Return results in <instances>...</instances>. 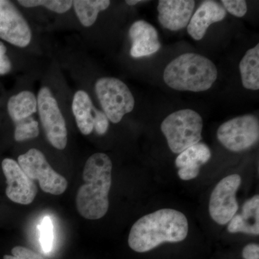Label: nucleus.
<instances>
[{
  "mask_svg": "<svg viewBox=\"0 0 259 259\" xmlns=\"http://www.w3.org/2000/svg\"><path fill=\"white\" fill-rule=\"evenodd\" d=\"M241 184V177L232 175L225 177L214 187L209 198V212L218 224H228L238 212L236 194Z\"/></svg>",
  "mask_w": 259,
  "mask_h": 259,
  "instance_id": "nucleus-9",
  "label": "nucleus"
},
{
  "mask_svg": "<svg viewBox=\"0 0 259 259\" xmlns=\"http://www.w3.org/2000/svg\"><path fill=\"white\" fill-rule=\"evenodd\" d=\"M218 77L212 61L197 54H182L174 59L163 72V79L169 88L194 93L207 91Z\"/></svg>",
  "mask_w": 259,
  "mask_h": 259,
  "instance_id": "nucleus-3",
  "label": "nucleus"
},
{
  "mask_svg": "<svg viewBox=\"0 0 259 259\" xmlns=\"http://www.w3.org/2000/svg\"><path fill=\"white\" fill-rule=\"evenodd\" d=\"M225 10L238 18H242L247 13L246 2L244 0H223Z\"/></svg>",
  "mask_w": 259,
  "mask_h": 259,
  "instance_id": "nucleus-24",
  "label": "nucleus"
},
{
  "mask_svg": "<svg viewBox=\"0 0 259 259\" xmlns=\"http://www.w3.org/2000/svg\"><path fill=\"white\" fill-rule=\"evenodd\" d=\"M109 127V120L103 112L95 108L94 110V130L97 134L103 136L107 132Z\"/></svg>",
  "mask_w": 259,
  "mask_h": 259,
  "instance_id": "nucleus-26",
  "label": "nucleus"
},
{
  "mask_svg": "<svg viewBox=\"0 0 259 259\" xmlns=\"http://www.w3.org/2000/svg\"><path fill=\"white\" fill-rule=\"evenodd\" d=\"M203 120L190 109L173 112L162 122L161 129L172 152L181 153L202 139Z\"/></svg>",
  "mask_w": 259,
  "mask_h": 259,
  "instance_id": "nucleus-4",
  "label": "nucleus"
},
{
  "mask_svg": "<svg viewBox=\"0 0 259 259\" xmlns=\"http://www.w3.org/2000/svg\"><path fill=\"white\" fill-rule=\"evenodd\" d=\"M95 93L109 120L118 123L133 111L135 99L125 83L115 77H102L95 83Z\"/></svg>",
  "mask_w": 259,
  "mask_h": 259,
  "instance_id": "nucleus-5",
  "label": "nucleus"
},
{
  "mask_svg": "<svg viewBox=\"0 0 259 259\" xmlns=\"http://www.w3.org/2000/svg\"><path fill=\"white\" fill-rule=\"evenodd\" d=\"M72 112L76 125L81 134L88 136L94 130V107L90 95L83 90L74 94L72 101Z\"/></svg>",
  "mask_w": 259,
  "mask_h": 259,
  "instance_id": "nucleus-17",
  "label": "nucleus"
},
{
  "mask_svg": "<svg viewBox=\"0 0 259 259\" xmlns=\"http://www.w3.org/2000/svg\"><path fill=\"white\" fill-rule=\"evenodd\" d=\"M8 111L14 123L32 117L37 111V97L29 90L20 92L8 100Z\"/></svg>",
  "mask_w": 259,
  "mask_h": 259,
  "instance_id": "nucleus-18",
  "label": "nucleus"
},
{
  "mask_svg": "<svg viewBox=\"0 0 259 259\" xmlns=\"http://www.w3.org/2000/svg\"><path fill=\"white\" fill-rule=\"evenodd\" d=\"M195 2L192 0H160L158 21L163 28L177 31L190 23Z\"/></svg>",
  "mask_w": 259,
  "mask_h": 259,
  "instance_id": "nucleus-12",
  "label": "nucleus"
},
{
  "mask_svg": "<svg viewBox=\"0 0 259 259\" xmlns=\"http://www.w3.org/2000/svg\"><path fill=\"white\" fill-rule=\"evenodd\" d=\"M18 3L23 8L42 6L59 14L67 13L73 6V1L71 0H19Z\"/></svg>",
  "mask_w": 259,
  "mask_h": 259,
  "instance_id": "nucleus-21",
  "label": "nucleus"
},
{
  "mask_svg": "<svg viewBox=\"0 0 259 259\" xmlns=\"http://www.w3.org/2000/svg\"><path fill=\"white\" fill-rule=\"evenodd\" d=\"M129 37L132 41L130 53L136 59L153 55L161 49L157 30L144 20L135 22L131 25Z\"/></svg>",
  "mask_w": 259,
  "mask_h": 259,
  "instance_id": "nucleus-13",
  "label": "nucleus"
},
{
  "mask_svg": "<svg viewBox=\"0 0 259 259\" xmlns=\"http://www.w3.org/2000/svg\"><path fill=\"white\" fill-rule=\"evenodd\" d=\"M143 2L146 1H141V0H127V1H125V3L127 5H131V6H134V5H137L138 3H143Z\"/></svg>",
  "mask_w": 259,
  "mask_h": 259,
  "instance_id": "nucleus-29",
  "label": "nucleus"
},
{
  "mask_svg": "<svg viewBox=\"0 0 259 259\" xmlns=\"http://www.w3.org/2000/svg\"><path fill=\"white\" fill-rule=\"evenodd\" d=\"M18 161L29 178L38 181L40 188L46 193L61 195L67 189L66 179L51 167L40 150L30 148L19 156Z\"/></svg>",
  "mask_w": 259,
  "mask_h": 259,
  "instance_id": "nucleus-6",
  "label": "nucleus"
},
{
  "mask_svg": "<svg viewBox=\"0 0 259 259\" xmlns=\"http://www.w3.org/2000/svg\"><path fill=\"white\" fill-rule=\"evenodd\" d=\"M242 255L244 259H259V245L255 243L245 245Z\"/></svg>",
  "mask_w": 259,
  "mask_h": 259,
  "instance_id": "nucleus-28",
  "label": "nucleus"
},
{
  "mask_svg": "<svg viewBox=\"0 0 259 259\" xmlns=\"http://www.w3.org/2000/svg\"><path fill=\"white\" fill-rule=\"evenodd\" d=\"M218 139L227 148L241 152L254 146L259 139L258 118L253 115L235 117L224 122L218 130Z\"/></svg>",
  "mask_w": 259,
  "mask_h": 259,
  "instance_id": "nucleus-8",
  "label": "nucleus"
},
{
  "mask_svg": "<svg viewBox=\"0 0 259 259\" xmlns=\"http://www.w3.org/2000/svg\"><path fill=\"white\" fill-rule=\"evenodd\" d=\"M228 226L231 233H244L258 236L259 196H253L243 204L241 214H235Z\"/></svg>",
  "mask_w": 259,
  "mask_h": 259,
  "instance_id": "nucleus-16",
  "label": "nucleus"
},
{
  "mask_svg": "<svg viewBox=\"0 0 259 259\" xmlns=\"http://www.w3.org/2000/svg\"><path fill=\"white\" fill-rule=\"evenodd\" d=\"M39 230L40 232V241L44 253H50L54 244V226L52 221L49 216H46L42 219Z\"/></svg>",
  "mask_w": 259,
  "mask_h": 259,
  "instance_id": "nucleus-23",
  "label": "nucleus"
},
{
  "mask_svg": "<svg viewBox=\"0 0 259 259\" xmlns=\"http://www.w3.org/2000/svg\"><path fill=\"white\" fill-rule=\"evenodd\" d=\"M15 125L14 138L18 142L35 139L40 134L38 122L32 116L19 121Z\"/></svg>",
  "mask_w": 259,
  "mask_h": 259,
  "instance_id": "nucleus-22",
  "label": "nucleus"
},
{
  "mask_svg": "<svg viewBox=\"0 0 259 259\" xmlns=\"http://www.w3.org/2000/svg\"><path fill=\"white\" fill-rule=\"evenodd\" d=\"M2 168L8 185L7 197L15 203L31 204L37 192L35 181L29 178L18 162L12 158H5L2 162Z\"/></svg>",
  "mask_w": 259,
  "mask_h": 259,
  "instance_id": "nucleus-11",
  "label": "nucleus"
},
{
  "mask_svg": "<svg viewBox=\"0 0 259 259\" xmlns=\"http://www.w3.org/2000/svg\"><path fill=\"white\" fill-rule=\"evenodd\" d=\"M188 221L183 213L161 209L140 218L131 228L128 245L138 253H146L163 243H179L187 238Z\"/></svg>",
  "mask_w": 259,
  "mask_h": 259,
  "instance_id": "nucleus-1",
  "label": "nucleus"
},
{
  "mask_svg": "<svg viewBox=\"0 0 259 259\" xmlns=\"http://www.w3.org/2000/svg\"><path fill=\"white\" fill-rule=\"evenodd\" d=\"M211 151L207 145L198 143L180 153L175 164L181 180L189 181L198 177L199 168L210 159Z\"/></svg>",
  "mask_w": 259,
  "mask_h": 259,
  "instance_id": "nucleus-15",
  "label": "nucleus"
},
{
  "mask_svg": "<svg viewBox=\"0 0 259 259\" xmlns=\"http://www.w3.org/2000/svg\"><path fill=\"white\" fill-rule=\"evenodd\" d=\"M32 30L26 19L12 2L0 0V38L19 48L32 40Z\"/></svg>",
  "mask_w": 259,
  "mask_h": 259,
  "instance_id": "nucleus-10",
  "label": "nucleus"
},
{
  "mask_svg": "<svg viewBox=\"0 0 259 259\" xmlns=\"http://www.w3.org/2000/svg\"><path fill=\"white\" fill-rule=\"evenodd\" d=\"M242 83L247 90L259 89V45L245 53L240 62Z\"/></svg>",
  "mask_w": 259,
  "mask_h": 259,
  "instance_id": "nucleus-19",
  "label": "nucleus"
},
{
  "mask_svg": "<svg viewBox=\"0 0 259 259\" xmlns=\"http://www.w3.org/2000/svg\"><path fill=\"white\" fill-rule=\"evenodd\" d=\"M112 163L104 153H96L88 158L83 170L84 184L76 196V207L85 219L99 220L109 209V192L112 186Z\"/></svg>",
  "mask_w": 259,
  "mask_h": 259,
  "instance_id": "nucleus-2",
  "label": "nucleus"
},
{
  "mask_svg": "<svg viewBox=\"0 0 259 259\" xmlns=\"http://www.w3.org/2000/svg\"><path fill=\"white\" fill-rule=\"evenodd\" d=\"M3 259H44L41 255L30 248L15 246L12 249V255H5Z\"/></svg>",
  "mask_w": 259,
  "mask_h": 259,
  "instance_id": "nucleus-25",
  "label": "nucleus"
},
{
  "mask_svg": "<svg viewBox=\"0 0 259 259\" xmlns=\"http://www.w3.org/2000/svg\"><path fill=\"white\" fill-rule=\"evenodd\" d=\"M12 66L11 61L7 55V48L3 42L0 41V76L10 73Z\"/></svg>",
  "mask_w": 259,
  "mask_h": 259,
  "instance_id": "nucleus-27",
  "label": "nucleus"
},
{
  "mask_svg": "<svg viewBox=\"0 0 259 259\" xmlns=\"http://www.w3.org/2000/svg\"><path fill=\"white\" fill-rule=\"evenodd\" d=\"M226 15V10L219 3L204 2L191 18L187 25V32L194 40H200L203 38L209 25L222 21Z\"/></svg>",
  "mask_w": 259,
  "mask_h": 259,
  "instance_id": "nucleus-14",
  "label": "nucleus"
},
{
  "mask_svg": "<svg viewBox=\"0 0 259 259\" xmlns=\"http://www.w3.org/2000/svg\"><path fill=\"white\" fill-rule=\"evenodd\" d=\"M109 0H75L73 6L80 23L89 28L96 22L100 12L110 7Z\"/></svg>",
  "mask_w": 259,
  "mask_h": 259,
  "instance_id": "nucleus-20",
  "label": "nucleus"
},
{
  "mask_svg": "<svg viewBox=\"0 0 259 259\" xmlns=\"http://www.w3.org/2000/svg\"><path fill=\"white\" fill-rule=\"evenodd\" d=\"M37 101V112L48 141L56 149L64 150L68 142L66 121L50 89H40Z\"/></svg>",
  "mask_w": 259,
  "mask_h": 259,
  "instance_id": "nucleus-7",
  "label": "nucleus"
}]
</instances>
